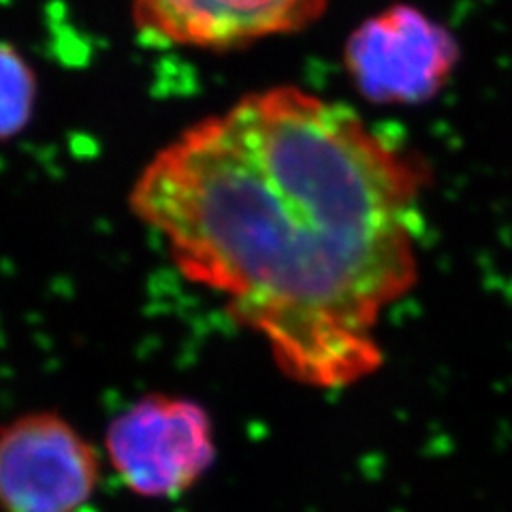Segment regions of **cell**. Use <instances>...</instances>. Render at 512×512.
I'll use <instances>...</instances> for the list:
<instances>
[{
	"label": "cell",
	"mask_w": 512,
	"mask_h": 512,
	"mask_svg": "<svg viewBox=\"0 0 512 512\" xmlns=\"http://www.w3.org/2000/svg\"><path fill=\"white\" fill-rule=\"evenodd\" d=\"M327 0H133V20L156 43L233 50L316 22Z\"/></svg>",
	"instance_id": "obj_5"
},
{
	"label": "cell",
	"mask_w": 512,
	"mask_h": 512,
	"mask_svg": "<svg viewBox=\"0 0 512 512\" xmlns=\"http://www.w3.org/2000/svg\"><path fill=\"white\" fill-rule=\"evenodd\" d=\"M105 448L122 483L141 498H178L214 466L207 410L186 397L150 393L111 421Z\"/></svg>",
	"instance_id": "obj_2"
},
{
	"label": "cell",
	"mask_w": 512,
	"mask_h": 512,
	"mask_svg": "<svg viewBox=\"0 0 512 512\" xmlns=\"http://www.w3.org/2000/svg\"><path fill=\"white\" fill-rule=\"evenodd\" d=\"M425 184L355 111L278 86L186 128L128 205L288 378L344 389L380 367V320L419 276Z\"/></svg>",
	"instance_id": "obj_1"
},
{
	"label": "cell",
	"mask_w": 512,
	"mask_h": 512,
	"mask_svg": "<svg viewBox=\"0 0 512 512\" xmlns=\"http://www.w3.org/2000/svg\"><path fill=\"white\" fill-rule=\"evenodd\" d=\"M459 60L455 37L419 9L395 5L352 32L344 64L357 90L380 105L425 103Z\"/></svg>",
	"instance_id": "obj_3"
},
{
	"label": "cell",
	"mask_w": 512,
	"mask_h": 512,
	"mask_svg": "<svg viewBox=\"0 0 512 512\" xmlns=\"http://www.w3.org/2000/svg\"><path fill=\"white\" fill-rule=\"evenodd\" d=\"M99 485V453L56 412L0 427L3 512H77Z\"/></svg>",
	"instance_id": "obj_4"
},
{
	"label": "cell",
	"mask_w": 512,
	"mask_h": 512,
	"mask_svg": "<svg viewBox=\"0 0 512 512\" xmlns=\"http://www.w3.org/2000/svg\"><path fill=\"white\" fill-rule=\"evenodd\" d=\"M37 99V79L26 58L0 41V141L28 126Z\"/></svg>",
	"instance_id": "obj_6"
}]
</instances>
